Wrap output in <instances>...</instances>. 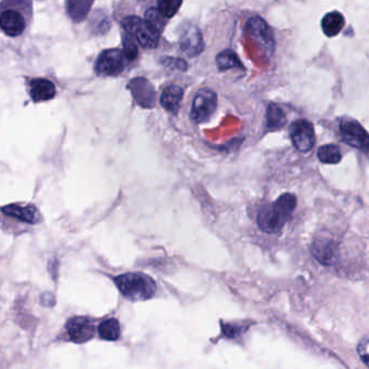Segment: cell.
Segmentation results:
<instances>
[{"instance_id": "obj_1", "label": "cell", "mask_w": 369, "mask_h": 369, "mask_svg": "<svg viewBox=\"0 0 369 369\" xmlns=\"http://www.w3.org/2000/svg\"><path fill=\"white\" fill-rule=\"evenodd\" d=\"M33 18V3L30 0H5L0 3V30L7 36L23 34Z\"/></svg>"}, {"instance_id": "obj_2", "label": "cell", "mask_w": 369, "mask_h": 369, "mask_svg": "<svg viewBox=\"0 0 369 369\" xmlns=\"http://www.w3.org/2000/svg\"><path fill=\"white\" fill-rule=\"evenodd\" d=\"M114 283L128 300L141 301L152 298L156 292L153 278L142 273H125L116 276Z\"/></svg>"}, {"instance_id": "obj_3", "label": "cell", "mask_w": 369, "mask_h": 369, "mask_svg": "<svg viewBox=\"0 0 369 369\" xmlns=\"http://www.w3.org/2000/svg\"><path fill=\"white\" fill-rule=\"evenodd\" d=\"M121 26L126 34L137 39L140 46L145 49H154L158 47L160 33L150 24L146 23L143 18L137 16H128L121 21Z\"/></svg>"}, {"instance_id": "obj_4", "label": "cell", "mask_w": 369, "mask_h": 369, "mask_svg": "<svg viewBox=\"0 0 369 369\" xmlns=\"http://www.w3.org/2000/svg\"><path fill=\"white\" fill-rule=\"evenodd\" d=\"M311 251L321 265H335L339 261V244L331 233H319L313 241Z\"/></svg>"}, {"instance_id": "obj_5", "label": "cell", "mask_w": 369, "mask_h": 369, "mask_svg": "<svg viewBox=\"0 0 369 369\" xmlns=\"http://www.w3.org/2000/svg\"><path fill=\"white\" fill-rule=\"evenodd\" d=\"M127 60L121 49H107L102 51L94 64V71L100 76L116 77L125 70Z\"/></svg>"}, {"instance_id": "obj_6", "label": "cell", "mask_w": 369, "mask_h": 369, "mask_svg": "<svg viewBox=\"0 0 369 369\" xmlns=\"http://www.w3.org/2000/svg\"><path fill=\"white\" fill-rule=\"evenodd\" d=\"M218 97L212 90L203 88L197 92L192 104L191 119L195 123H206L216 112Z\"/></svg>"}, {"instance_id": "obj_7", "label": "cell", "mask_w": 369, "mask_h": 369, "mask_svg": "<svg viewBox=\"0 0 369 369\" xmlns=\"http://www.w3.org/2000/svg\"><path fill=\"white\" fill-rule=\"evenodd\" d=\"M342 141L358 150H368L369 136L365 128L356 119H343L339 125Z\"/></svg>"}, {"instance_id": "obj_8", "label": "cell", "mask_w": 369, "mask_h": 369, "mask_svg": "<svg viewBox=\"0 0 369 369\" xmlns=\"http://www.w3.org/2000/svg\"><path fill=\"white\" fill-rule=\"evenodd\" d=\"M290 138L301 153H308L315 145V131L311 121L298 119L290 126Z\"/></svg>"}, {"instance_id": "obj_9", "label": "cell", "mask_w": 369, "mask_h": 369, "mask_svg": "<svg viewBox=\"0 0 369 369\" xmlns=\"http://www.w3.org/2000/svg\"><path fill=\"white\" fill-rule=\"evenodd\" d=\"M67 331L70 339L75 343H84L96 335L94 321L86 316H75L67 323Z\"/></svg>"}, {"instance_id": "obj_10", "label": "cell", "mask_w": 369, "mask_h": 369, "mask_svg": "<svg viewBox=\"0 0 369 369\" xmlns=\"http://www.w3.org/2000/svg\"><path fill=\"white\" fill-rule=\"evenodd\" d=\"M247 31L267 53H273L275 48V39L271 28L263 18L253 16L249 18Z\"/></svg>"}, {"instance_id": "obj_11", "label": "cell", "mask_w": 369, "mask_h": 369, "mask_svg": "<svg viewBox=\"0 0 369 369\" xmlns=\"http://www.w3.org/2000/svg\"><path fill=\"white\" fill-rule=\"evenodd\" d=\"M128 89L140 106L150 109L155 105V90L153 84L143 77L135 78L128 84Z\"/></svg>"}, {"instance_id": "obj_12", "label": "cell", "mask_w": 369, "mask_h": 369, "mask_svg": "<svg viewBox=\"0 0 369 369\" xmlns=\"http://www.w3.org/2000/svg\"><path fill=\"white\" fill-rule=\"evenodd\" d=\"M257 224L263 232L274 234L283 228L286 220L274 209L273 206L267 205L258 212Z\"/></svg>"}, {"instance_id": "obj_13", "label": "cell", "mask_w": 369, "mask_h": 369, "mask_svg": "<svg viewBox=\"0 0 369 369\" xmlns=\"http://www.w3.org/2000/svg\"><path fill=\"white\" fill-rule=\"evenodd\" d=\"M1 212L6 216H11L14 219L26 222L28 224H37L41 221V214L36 206L32 204L28 205H21V204H11L0 208Z\"/></svg>"}, {"instance_id": "obj_14", "label": "cell", "mask_w": 369, "mask_h": 369, "mask_svg": "<svg viewBox=\"0 0 369 369\" xmlns=\"http://www.w3.org/2000/svg\"><path fill=\"white\" fill-rule=\"evenodd\" d=\"M28 92L35 103L53 100L57 94L55 84L46 78H34L30 80Z\"/></svg>"}, {"instance_id": "obj_15", "label": "cell", "mask_w": 369, "mask_h": 369, "mask_svg": "<svg viewBox=\"0 0 369 369\" xmlns=\"http://www.w3.org/2000/svg\"><path fill=\"white\" fill-rule=\"evenodd\" d=\"M181 49L189 57L199 55L204 50V41L201 32L195 26L187 28L180 38Z\"/></svg>"}, {"instance_id": "obj_16", "label": "cell", "mask_w": 369, "mask_h": 369, "mask_svg": "<svg viewBox=\"0 0 369 369\" xmlns=\"http://www.w3.org/2000/svg\"><path fill=\"white\" fill-rule=\"evenodd\" d=\"M183 98V89L178 84L166 87L160 97V104L165 110L171 114H177L180 109Z\"/></svg>"}, {"instance_id": "obj_17", "label": "cell", "mask_w": 369, "mask_h": 369, "mask_svg": "<svg viewBox=\"0 0 369 369\" xmlns=\"http://www.w3.org/2000/svg\"><path fill=\"white\" fill-rule=\"evenodd\" d=\"M346 20L339 11H331L321 20V30L327 37H335L343 30Z\"/></svg>"}, {"instance_id": "obj_18", "label": "cell", "mask_w": 369, "mask_h": 369, "mask_svg": "<svg viewBox=\"0 0 369 369\" xmlns=\"http://www.w3.org/2000/svg\"><path fill=\"white\" fill-rule=\"evenodd\" d=\"M272 206L287 221L296 210L297 197L294 194L284 193L276 199L275 203L272 204Z\"/></svg>"}, {"instance_id": "obj_19", "label": "cell", "mask_w": 369, "mask_h": 369, "mask_svg": "<svg viewBox=\"0 0 369 369\" xmlns=\"http://www.w3.org/2000/svg\"><path fill=\"white\" fill-rule=\"evenodd\" d=\"M92 5H94V1H84V0H82V1H67L65 3L67 14L76 23L82 22L87 18Z\"/></svg>"}, {"instance_id": "obj_20", "label": "cell", "mask_w": 369, "mask_h": 369, "mask_svg": "<svg viewBox=\"0 0 369 369\" xmlns=\"http://www.w3.org/2000/svg\"><path fill=\"white\" fill-rule=\"evenodd\" d=\"M286 114L283 109L275 103H271L268 107L267 127L270 130H278L286 123Z\"/></svg>"}, {"instance_id": "obj_21", "label": "cell", "mask_w": 369, "mask_h": 369, "mask_svg": "<svg viewBox=\"0 0 369 369\" xmlns=\"http://www.w3.org/2000/svg\"><path fill=\"white\" fill-rule=\"evenodd\" d=\"M317 158L323 164H339L342 160L341 150H340L339 146L335 145V144L321 145L317 150Z\"/></svg>"}, {"instance_id": "obj_22", "label": "cell", "mask_w": 369, "mask_h": 369, "mask_svg": "<svg viewBox=\"0 0 369 369\" xmlns=\"http://www.w3.org/2000/svg\"><path fill=\"white\" fill-rule=\"evenodd\" d=\"M101 338L107 341H116L121 337V326L117 319H110L102 321L99 326Z\"/></svg>"}, {"instance_id": "obj_23", "label": "cell", "mask_w": 369, "mask_h": 369, "mask_svg": "<svg viewBox=\"0 0 369 369\" xmlns=\"http://www.w3.org/2000/svg\"><path fill=\"white\" fill-rule=\"evenodd\" d=\"M216 65L219 67L220 71H226V70L233 69V67H242L241 60L237 57L236 53L232 50H224L216 55Z\"/></svg>"}, {"instance_id": "obj_24", "label": "cell", "mask_w": 369, "mask_h": 369, "mask_svg": "<svg viewBox=\"0 0 369 369\" xmlns=\"http://www.w3.org/2000/svg\"><path fill=\"white\" fill-rule=\"evenodd\" d=\"M181 6H182V1H179V0H162V1H158L156 9L165 18H170L179 11Z\"/></svg>"}, {"instance_id": "obj_25", "label": "cell", "mask_w": 369, "mask_h": 369, "mask_svg": "<svg viewBox=\"0 0 369 369\" xmlns=\"http://www.w3.org/2000/svg\"><path fill=\"white\" fill-rule=\"evenodd\" d=\"M123 53L128 62H133L138 57V47L135 38L128 34L123 36Z\"/></svg>"}, {"instance_id": "obj_26", "label": "cell", "mask_w": 369, "mask_h": 369, "mask_svg": "<svg viewBox=\"0 0 369 369\" xmlns=\"http://www.w3.org/2000/svg\"><path fill=\"white\" fill-rule=\"evenodd\" d=\"M144 21L160 33L162 32L165 23H166V18L158 11L156 8H150V9L146 10Z\"/></svg>"}, {"instance_id": "obj_27", "label": "cell", "mask_w": 369, "mask_h": 369, "mask_svg": "<svg viewBox=\"0 0 369 369\" xmlns=\"http://www.w3.org/2000/svg\"><path fill=\"white\" fill-rule=\"evenodd\" d=\"M221 329L224 335L228 338H236L237 336L242 335L244 333L245 327L243 325H236V324H221Z\"/></svg>"}, {"instance_id": "obj_28", "label": "cell", "mask_w": 369, "mask_h": 369, "mask_svg": "<svg viewBox=\"0 0 369 369\" xmlns=\"http://www.w3.org/2000/svg\"><path fill=\"white\" fill-rule=\"evenodd\" d=\"M162 62L167 67H170V69L180 70V71H187V62H184L181 59L165 57V59H163Z\"/></svg>"}, {"instance_id": "obj_29", "label": "cell", "mask_w": 369, "mask_h": 369, "mask_svg": "<svg viewBox=\"0 0 369 369\" xmlns=\"http://www.w3.org/2000/svg\"><path fill=\"white\" fill-rule=\"evenodd\" d=\"M358 356L364 364L368 365V338L365 337L358 346Z\"/></svg>"}]
</instances>
